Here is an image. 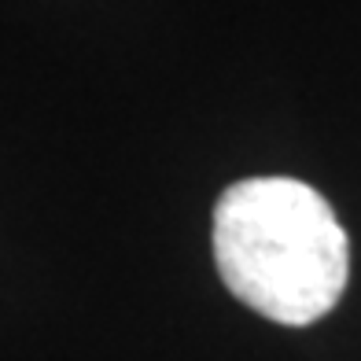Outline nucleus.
Listing matches in <instances>:
<instances>
[{"mask_svg": "<svg viewBox=\"0 0 361 361\" xmlns=\"http://www.w3.org/2000/svg\"><path fill=\"white\" fill-rule=\"evenodd\" d=\"M214 262L255 314L302 328L343 299L350 243L328 200L295 177H247L214 203Z\"/></svg>", "mask_w": 361, "mask_h": 361, "instance_id": "1", "label": "nucleus"}]
</instances>
